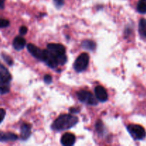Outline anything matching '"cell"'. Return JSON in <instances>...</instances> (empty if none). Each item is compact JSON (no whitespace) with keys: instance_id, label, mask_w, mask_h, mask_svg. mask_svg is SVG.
<instances>
[{"instance_id":"obj_1","label":"cell","mask_w":146,"mask_h":146,"mask_svg":"<svg viewBox=\"0 0 146 146\" xmlns=\"http://www.w3.org/2000/svg\"><path fill=\"white\" fill-rule=\"evenodd\" d=\"M78 121L77 117L69 114H64L54 121L51 125V128L56 131H66L74 126L78 123Z\"/></svg>"},{"instance_id":"obj_2","label":"cell","mask_w":146,"mask_h":146,"mask_svg":"<svg viewBox=\"0 0 146 146\" xmlns=\"http://www.w3.org/2000/svg\"><path fill=\"white\" fill-rule=\"evenodd\" d=\"M128 132L135 140H143L146 136V132L143 128L139 125L131 124L127 127Z\"/></svg>"},{"instance_id":"obj_3","label":"cell","mask_w":146,"mask_h":146,"mask_svg":"<svg viewBox=\"0 0 146 146\" xmlns=\"http://www.w3.org/2000/svg\"><path fill=\"white\" fill-rule=\"evenodd\" d=\"M89 63V56L86 53H83L76 58L74 64V68L77 72H81L86 69Z\"/></svg>"},{"instance_id":"obj_4","label":"cell","mask_w":146,"mask_h":146,"mask_svg":"<svg viewBox=\"0 0 146 146\" xmlns=\"http://www.w3.org/2000/svg\"><path fill=\"white\" fill-rule=\"evenodd\" d=\"M77 97L81 102L91 106H96L98 104L96 98L91 92L86 91H80L77 93Z\"/></svg>"},{"instance_id":"obj_5","label":"cell","mask_w":146,"mask_h":146,"mask_svg":"<svg viewBox=\"0 0 146 146\" xmlns=\"http://www.w3.org/2000/svg\"><path fill=\"white\" fill-rule=\"evenodd\" d=\"M27 49L29 52L34 57L40 61H44L46 56V50H41L32 44H29L27 45Z\"/></svg>"},{"instance_id":"obj_6","label":"cell","mask_w":146,"mask_h":146,"mask_svg":"<svg viewBox=\"0 0 146 146\" xmlns=\"http://www.w3.org/2000/svg\"><path fill=\"white\" fill-rule=\"evenodd\" d=\"M48 50L56 56L65 55L66 48L62 44H48L47 45Z\"/></svg>"},{"instance_id":"obj_7","label":"cell","mask_w":146,"mask_h":146,"mask_svg":"<svg viewBox=\"0 0 146 146\" xmlns=\"http://www.w3.org/2000/svg\"><path fill=\"white\" fill-rule=\"evenodd\" d=\"M95 94L97 99L101 102H106L108 100V96L105 88L101 86H98L95 88Z\"/></svg>"},{"instance_id":"obj_8","label":"cell","mask_w":146,"mask_h":146,"mask_svg":"<svg viewBox=\"0 0 146 146\" xmlns=\"http://www.w3.org/2000/svg\"><path fill=\"white\" fill-rule=\"evenodd\" d=\"M76 137L74 134L67 133H65L61 138V143L64 146H71L75 143Z\"/></svg>"},{"instance_id":"obj_9","label":"cell","mask_w":146,"mask_h":146,"mask_svg":"<svg viewBox=\"0 0 146 146\" xmlns=\"http://www.w3.org/2000/svg\"><path fill=\"white\" fill-rule=\"evenodd\" d=\"M17 139L18 136L13 133L0 131V142H10L15 141Z\"/></svg>"},{"instance_id":"obj_10","label":"cell","mask_w":146,"mask_h":146,"mask_svg":"<svg viewBox=\"0 0 146 146\" xmlns=\"http://www.w3.org/2000/svg\"><path fill=\"white\" fill-rule=\"evenodd\" d=\"M31 133V125L29 123H23L21 126V138L26 141L29 138Z\"/></svg>"},{"instance_id":"obj_11","label":"cell","mask_w":146,"mask_h":146,"mask_svg":"<svg viewBox=\"0 0 146 146\" xmlns=\"http://www.w3.org/2000/svg\"><path fill=\"white\" fill-rule=\"evenodd\" d=\"M11 75L7 68L0 63V80L10 82L11 81Z\"/></svg>"},{"instance_id":"obj_12","label":"cell","mask_w":146,"mask_h":146,"mask_svg":"<svg viewBox=\"0 0 146 146\" xmlns=\"http://www.w3.org/2000/svg\"><path fill=\"white\" fill-rule=\"evenodd\" d=\"M26 45V40L22 36H17L13 41V46L17 51L23 49Z\"/></svg>"},{"instance_id":"obj_13","label":"cell","mask_w":146,"mask_h":146,"mask_svg":"<svg viewBox=\"0 0 146 146\" xmlns=\"http://www.w3.org/2000/svg\"><path fill=\"white\" fill-rule=\"evenodd\" d=\"M10 82L0 80V94L4 95L8 94L10 90Z\"/></svg>"},{"instance_id":"obj_14","label":"cell","mask_w":146,"mask_h":146,"mask_svg":"<svg viewBox=\"0 0 146 146\" xmlns=\"http://www.w3.org/2000/svg\"><path fill=\"white\" fill-rule=\"evenodd\" d=\"M139 34L143 38H146V19H141L139 22Z\"/></svg>"},{"instance_id":"obj_15","label":"cell","mask_w":146,"mask_h":146,"mask_svg":"<svg viewBox=\"0 0 146 146\" xmlns=\"http://www.w3.org/2000/svg\"><path fill=\"white\" fill-rule=\"evenodd\" d=\"M82 47L86 50H90V51H94L96 48V44L94 41H91V40H85L82 42Z\"/></svg>"},{"instance_id":"obj_16","label":"cell","mask_w":146,"mask_h":146,"mask_svg":"<svg viewBox=\"0 0 146 146\" xmlns=\"http://www.w3.org/2000/svg\"><path fill=\"white\" fill-rule=\"evenodd\" d=\"M137 11L141 14L146 13V0H139L137 4Z\"/></svg>"},{"instance_id":"obj_17","label":"cell","mask_w":146,"mask_h":146,"mask_svg":"<svg viewBox=\"0 0 146 146\" xmlns=\"http://www.w3.org/2000/svg\"><path fill=\"white\" fill-rule=\"evenodd\" d=\"M96 131L99 134H104V125L103 123L101 121H97L96 124Z\"/></svg>"},{"instance_id":"obj_18","label":"cell","mask_w":146,"mask_h":146,"mask_svg":"<svg viewBox=\"0 0 146 146\" xmlns=\"http://www.w3.org/2000/svg\"><path fill=\"white\" fill-rule=\"evenodd\" d=\"M1 57L3 58V59L7 62V64L9 66H12L13 65V60L8 55H6V54H1Z\"/></svg>"},{"instance_id":"obj_19","label":"cell","mask_w":146,"mask_h":146,"mask_svg":"<svg viewBox=\"0 0 146 146\" xmlns=\"http://www.w3.org/2000/svg\"><path fill=\"white\" fill-rule=\"evenodd\" d=\"M9 25V21L4 19H0V28H4Z\"/></svg>"},{"instance_id":"obj_20","label":"cell","mask_w":146,"mask_h":146,"mask_svg":"<svg viewBox=\"0 0 146 146\" xmlns=\"http://www.w3.org/2000/svg\"><path fill=\"white\" fill-rule=\"evenodd\" d=\"M6 115V111L3 108H0V123L3 121L4 119V117Z\"/></svg>"},{"instance_id":"obj_21","label":"cell","mask_w":146,"mask_h":146,"mask_svg":"<svg viewBox=\"0 0 146 146\" xmlns=\"http://www.w3.org/2000/svg\"><path fill=\"white\" fill-rule=\"evenodd\" d=\"M44 81H45V83H46L47 84H51V81H52V77H51V76L47 74V75H46L45 76H44Z\"/></svg>"},{"instance_id":"obj_22","label":"cell","mask_w":146,"mask_h":146,"mask_svg":"<svg viewBox=\"0 0 146 146\" xmlns=\"http://www.w3.org/2000/svg\"><path fill=\"white\" fill-rule=\"evenodd\" d=\"M27 31H28V29L26 27H24V26H22V27H21V28L19 29V33L21 35H24V34H27Z\"/></svg>"},{"instance_id":"obj_23","label":"cell","mask_w":146,"mask_h":146,"mask_svg":"<svg viewBox=\"0 0 146 146\" xmlns=\"http://www.w3.org/2000/svg\"><path fill=\"white\" fill-rule=\"evenodd\" d=\"M54 1L57 7H62L64 3V0H54Z\"/></svg>"},{"instance_id":"obj_24","label":"cell","mask_w":146,"mask_h":146,"mask_svg":"<svg viewBox=\"0 0 146 146\" xmlns=\"http://www.w3.org/2000/svg\"><path fill=\"white\" fill-rule=\"evenodd\" d=\"M80 110L78 108H71L69 109V111L72 113H77L79 112Z\"/></svg>"},{"instance_id":"obj_25","label":"cell","mask_w":146,"mask_h":146,"mask_svg":"<svg viewBox=\"0 0 146 146\" xmlns=\"http://www.w3.org/2000/svg\"><path fill=\"white\" fill-rule=\"evenodd\" d=\"M4 1L5 0H0V9L4 8Z\"/></svg>"}]
</instances>
